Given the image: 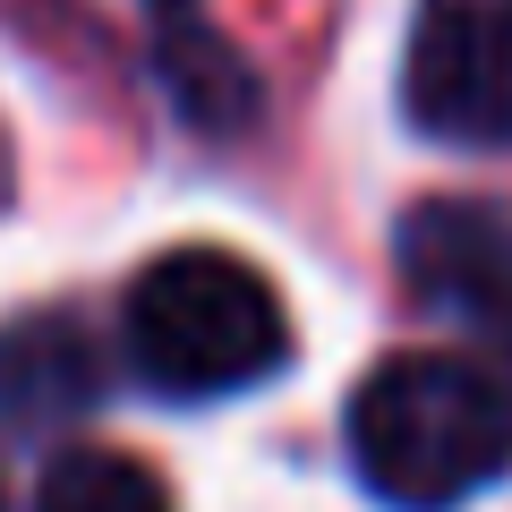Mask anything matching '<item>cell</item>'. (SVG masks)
Listing matches in <instances>:
<instances>
[{
  "label": "cell",
  "instance_id": "obj_1",
  "mask_svg": "<svg viewBox=\"0 0 512 512\" xmlns=\"http://www.w3.org/2000/svg\"><path fill=\"white\" fill-rule=\"evenodd\" d=\"M350 470L393 512H453L512 470V393L478 359L393 350L350 393Z\"/></svg>",
  "mask_w": 512,
  "mask_h": 512
},
{
  "label": "cell",
  "instance_id": "obj_2",
  "mask_svg": "<svg viewBox=\"0 0 512 512\" xmlns=\"http://www.w3.org/2000/svg\"><path fill=\"white\" fill-rule=\"evenodd\" d=\"M128 367L171 402H222L248 393L291 359V316L274 282L231 248H171L128 282L120 308Z\"/></svg>",
  "mask_w": 512,
  "mask_h": 512
},
{
  "label": "cell",
  "instance_id": "obj_3",
  "mask_svg": "<svg viewBox=\"0 0 512 512\" xmlns=\"http://www.w3.org/2000/svg\"><path fill=\"white\" fill-rule=\"evenodd\" d=\"M402 103L444 146H512V0H419Z\"/></svg>",
  "mask_w": 512,
  "mask_h": 512
},
{
  "label": "cell",
  "instance_id": "obj_4",
  "mask_svg": "<svg viewBox=\"0 0 512 512\" xmlns=\"http://www.w3.org/2000/svg\"><path fill=\"white\" fill-rule=\"evenodd\" d=\"M402 274L427 308L478 316L495 333V316L512 308V214L478 197H436L402 214Z\"/></svg>",
  "mask_w": 512,
  "mask_h": 512
},
{
  "label": "cell",
  "instance_id": "obj_5",
  "mask_svg": "<svg viewBox=\"0 0 512 512\" xmlns=\"http://www.w3.org/2000/svg\"><path fill=\"white\" fill-rule=\"evenodd\" d=\"M94 402H103V359H94V333L77 316L35 308L0 325V419L60 427V419H86Z\"/></svg>",
  "mask_w": 512,
  "mask_h": 512
},
{
  "label": "cell",
  "instance_id": "obj_6",
  "mask_svg": "<svg viewBox=\"0 0 512 512\" xmlns=\"http://www.w3.org/2000/svg\"><path fill=\"white\" fill-rule=\"evenodd\" d=\"M154 69H163L171 111L188 128H205V137H231V128L256 120V69L239 60V43L197 0H163L154 9Z\"/></svg>",
  "mask_w": 512,
  "mask_h": 512
},
{
  "label": "cell",
  "instance_id": "obj_7",
  "mask_svg": "<svg viewBox=\"0 0 512 512\" xmlns=\"http://www.w3.org/2000/svg\"><path fill=\"white\" fill-rule=\"evenodd\" d=\"M35 512H171V487L146 470L137 453H111V444H77L43 470Z\"/></svg>",
  "mask_w": 512,
  "mask_h": 512
},
{
  "label": "cell",
  "instance_id": "obj_8",
  "mask_svg": "<svg viewBox=\"0 0 512 512\" xmlns=\"http://www.w3.org/2000/svg\"><path fill=\"white\" fill-rule=\"evenodd\" d=\"M495 342H504V359H512V308H504V316H495Z\"/></svg>",
  "mask_w": 512,
  "mask_h": 512
},
{
  "label": "cell",
  "instance_id": "obj_9",
  "mask_svg": "<svg viewBox=\"0 0 512 512\" xmlns=\"http://www.w3.org/2000/svg\"><path fill=\"white\" fill-rule=\"evenodd\" d=\"M0 512H9V504H0Z\"/></svg>",
  "mask_w": 512,
  "mask_h": 512
}]
</instances>
